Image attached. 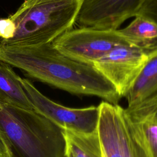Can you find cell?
Listing matches in <instances>:
<instances>
[{
  "instance_id": "10",
  "label": "cell",
  "mask_w": 157,
  "mask_h": 157,
  "mask_svg": "<svg viewBox=\"0 0 157 157\" xmlns=\"http://www.w3.org/2000/svg\"><path fill=\"white\" fill-rule=\"evenodd\" d=\"M117 33L129 44L149 53L157 48V23L142 16L135 18Z\"/></svg>"
},
{
  "instance_id": "3",
  "label": "cell",
  "mask_w": 157,
  "mask_h": 157,
  "mask_svg": "<svg viewBox=\"0 0 157 157\" xmlns=\"http://www.w3.org/2000/svg\"><path fill=\"white\" fill-rule=\"evenodd\" d=\"M83 0H25L9 17L16 30L0 45L33 47L52 43L76 22Z\"/></svg>"
},
{
  "instance_id": "2",
  "label": "cell",
  "mask_w": 157,
  "mask_h": 157,
  "mask_svg": "<svg viewBox=\"0 0 157 157\" xmlns=\"http://www.w3.org/2000/svg\"><path fill=\"white\" fill-rule=\"evenodd\" d=\"M0 134L10 157H65L63 129L36 110L0 100Z\"/></svg>"
},
{
  "instance_id": "16",
  "label": "cell",
  "mask_w": 157,
  "mask_h": 157,
  "mask_svg": "<svg viewBox=\"0 0 157 157\" xmlns=\"http://www.w3.org/2000/svg\"><path fill=\"white\" fill-rule=\"evenodd\" d=\"M16 27L13 21L8 17L0 18V40L11 39L15 34Z\"/></svg>"
},
{
  "instance_id": "14",
  "label": "cell",
  "mask_w": 157,
  "mask_h": 157,
  "mask_svg": "<svg viewBox=\"0 0 157 157\" xmlns=\"http://www.w3.org/2000/svg\"><path fill=\"white\" fill-rule=\"evenodd\" d=\"M121 157H150L140 137L126 117L123 108L120 120Z\"/></svg>"
},
{
  "instance_id": "4",
  "label": "cell",
  "mask_w": 157,
  "mask_h": 157,
  "mask_svg": "<svg viewBox=\"0 0 157 157\" xmlns=\"http://www.w3.org/2000/svg\"><path fill=\"white\" fill-rule=\"evenodd\" d=\"M129 44L117 31L91 27L71 29L55 39L52 45L70 59L93 65L116 46Z\"/></svg>"
},
{
  "instance_id": "8",
  "label": "cell",
  "mask_w": 157,
  "mask_h": 157,
  "mask_svg": "<svg viewBox=\"0 0 157 157\" xmlns=\"http://www.w3.org/2000/svg\"><path fill=\"white\" fill-rule=\"evenodd\" d=\"M124 110L150 157H157V92Z\"/></svg>"
},
{
  "instance_id": "17",
  "label": "cell",
  "mask_w": 157,
  "mask_h": 157,
  "mask_svg": "<svg viewBox=\"0 0 157 157\" xmlns=\"http://www.w3.org/2000/svg\"><path fill=\"white\" fill-rule=\"evenodd\" d=\"M0 157H10L8 147L0 134Z\"/></svg>"
},
{
  "instance_id": "5",
  "label": "cell",
  "mask_w": 157,
  "mask_h": 157,
  "mask_svg": "<svg viewBox=\"0 0 157 157\" xmlns=\"http://www.w3.org/2000/svg\"><path fill=\"white\" fill-rule=\"evenodd\" d=\"M20 82L34 110L61 129L85 134L97 130L99 117L98 106L78 109L65 107L44 96L29 80L20 77Z\"/></svg>"
},
{
  "instance_id": "12",
  "label": "cell",
  "mask_w": 157,
  "mask_h": 157,
  "mask_svg": "<svg viewBox=\"0 0 157 157\" xmlns=\"http://www.w3.org/2000/svg\"><path fill=\"white\" fill-rule=\"evenodd\" d=\"M16 74L10 65L0 61V100L19 108L35 110Z\"/></svg>"
},
{
  "instance_id": "9",
  "label": "cell",
  "mask_w": 157,
  "mask_h": 157,
  "mask_svg": "<svg viewBox=\"0 0 157 157\" xmlns=\"http://www.w3.org/2000/svg\"><path fill=\"white\" fill-rule=\"evenodd\" d=\"M98 107L99 117L97 132L102 157H121L120 120L122 107L106 101H102Z\"/></svg>"
},
{
  "instance_id": "7",
  "label": "cell",
  "mask_w": 157,
  "mask_h": 157,
  "mask_svg": "<svg viewBox=\"0 0 157 157\" xmlns=\"http://www.w3.org/2000/svg\"><path fill=\"white\" fill-rule=\"evenodd\" d=\"M141 0H83L76 22L81 27L118 29L134 17Z\"/></svg>"
},
{
  "instance_id": "15",
  "label": "cell",
  "mask_w": 157,
  "mask_h": 157,
  "mask_svg": "<svg viewBox=\"0 0 157 157\" xmlns=\"http://www.w3.org/2000/svg\"><path fill=\"white\" fill-rule=\"evenodd\" d=\"M135 16L144 17L157 23V0H141Z\"/></svg>"
},
{
  "instance_id": "6",
  "label": "cell",
  "mask_w": 157,
  "mask_h": 157,
  "mask_svg": "<svg viewBox=\"0 0 157 157\" xmlns=\"http://www.w3.org/2000/svg\"><path fill=\"white\" fill-rule=\"evenodd\" d=\"M148 53L125 44L116 46L93 64L99 71L124 97L142 69Z\"/></svg>"
},
{
  "instance_id": "13",
  "label": "cell",
  "mask_w": 157,
  "mask_h": 157,
  "mask_svg": "<svg viewBox=\"0 0 157 157\" xmlns=\"http://www.w3.org/2000/svg\"><path fill=\"white\" fill-rule=\"evenodd\" d=\"M66 141L65 157H102L97 130L85 134L63 129Z\"/></svg>"
},
{
  "instance_id": "1",
  "label": "cell",
  "mask_w": 157,
  "mask_h": 157,
  "mask_svg": "<svg viewBox=\"0 0 157 157\" xmlns=\"http://www.w3.org/2000/svg\"><path fill=\"white\" fill-rule=\"evenodd\" d=\"M0 61L18 68L30 77L72 94L99 97L118 104L115 87L93 65L59 53L52 43L33 47L0 45Z\"/></svg>"
},
{
  "instance_id": "11",
  "label": "cell",
  "mask_w": 157,
  "mask_h": 157,
  "mask_svg": "<svg viewBox=\"0 0 157 157\" xmlns=\"http://www.w3.org/2000/svg\"><path fill=\"white\" fill-rule=\"evenodd\" d=\"M157 92V48L148 53L142 69L125 98L128 106L138 103Z\"/></svg>"
}]
</instances>
